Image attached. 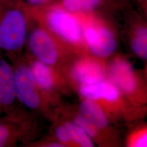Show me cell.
Segmentation results:
<instances>
[{"label":"cell","instance_id":"obj_1","mask_svg":"<svg viewBox=\"0 0 147 147\" xmlns=\"http://www.w3.org/2000/svg\"><path fill=\"white\" fill-rule=\"evenodd\" d=\"M27 22L18 0H0V55L11 63L21 58Z\"/></svg>","mask_w":147,"mask_h":147},{"label":"cell","instance_id":"obj_2","mask_svg":"<svg viewBox=\"0 0 147 147\" xmlns=\"http://www.w3.org/2000/svg\"><path fill=\"white\" fill-rule=\"evenodd\" d=\"M14 72L16 98L27 109L37 110L42 105L41 90L38 87L27 63L19 58L11 62Z\"/></svg>","mask_w":147,"mask_h":147},{"label":"cell","instance_id":"obj_3","mask_svg":"<svg viewBox=\"0 0 147 147\" xmlns=\"http://www.w3.org/2000/svg\"><path fill=\"white\" fill-rule=\"evenodd\" d=\"M30 120L18 105L0 115V147H14L25 142L28 136Z\"/></svg>","mask_w":147,"mask_h":147},{"label":"cell","instance_id":"obj_4","mask_svg":"<svg viewBox=\"0 0 147 147\" xmlns=\"http://www.w3.org/2000/svg\"><path fill=\"white\" fill-rule=\"evenodd\" d=\"M49 28L55 33L70 42H77L81 37V30L78 21L67 11L56 9L47 16Z\"/></svg>","mask_w":147,"mask_h":147},{"label":"cell","instance_id":"obj_5","mask_svg":"<svg viewBox=\"0 0 147 147\" xmlns=\"http://www.w3.org/2000/svg\"><path fill=\"white\" fill-rule=\"evenodd\" d=\"M27 46L32 55L37 61L49 66L56 63L57 51L53 39L45 30L37 28L27 39Z\"/></svg>","mask_w":147,"mask_h":147},{"label":"cell","instance_id":"obj_6","mask_svg":"<svg viewBox=\"0 0 147 147\" xmlns=\"http://www.w3.org/2000/svg\"><path fill=\"white\" fill-rule=\"evenodd\" d=\"M17 102L13 66L0 55V111L3 113L11 110Z\"/></svg>","mask_w":147,"mask_h":147},{"label":"cell","instance_id":"obj_7","mask_svg":"<svg viewBox=\"0 0 147 147\" xmlns=\"http://www.w3.org/2000/svg\"><path fill=\"white\" fill-rule=\"evenodd\" d=\"M84 37L92 52L99 57H106L113 53L117 42L113 34L105 28H88Z\"/></svg>","mask_w":147,"mask_h":147},{"label":"cell","instance_id":"obj_8","mask_svg":"<svg viewBox=\"0 0 147 147\" xmlns=\"http://www.w3.org/2000/svg\"><path fill=\"white\" fill-rule=\"evenodd\" d=\"M111 79L116 86L125 92H131L136 87V79L131 67L128 63L119 60L111 65Z\"/></svg>","mask_w":147,"mask_h":147},{"label":"cell","instance_id":"obj_9","mask_svg":"<svg viewBox=\"0 0 147 147\" xmlns=\"http://www.w3.org/2000/svg\"><path fill=\"white\" fill-rule=\"evenodd\" d=\"M73 75L76 80L84 85L100 81L103 77V72L97 63L83 61L74 67Z\"/></svg>","mask_w":147,"mask_h":147},{"label":"cell","instance_id":"obj_10","mask_svg":"<svg viewBox=\"0 0 147 147\" xmlns=\"http://www.w3.org/2000/svg\"><path fill=\"white\" fill-rule=\"evenodd\" d=\"M80 93L89 99H105L114 101L118 97V92L112 85L99 81L90 84H84L80 88Z\"/></svg>","mask_w":147,"mask_h":147},{"label":"cell","instance_id":"obj_11","mask_svg":"<svg viewBox=\"0 0 147 147\" xmlns=\"http://www.w3.org/2000/svg\"><path fill=\"white\" fill-rule=\"evenodd\" d=\"M27 64L31 70L33 78L42 92H49L53 89L54 81L50 66L36 59Z\"/></svg>","mask_w":147,"mask_h":147},{"label":"cell","instance_id":"obj_12","mask_svg":"<svg viewBox=\"0 0 147 147\" xmlns=\"http://www.w3.org/2000/svg\"><path fill=\"white\" fill-rule=\"evenodd\" d=\"M81 115L89 121L96 128L106 126L107 121L99 105L91 100L84 101L80 107Z\"/></svg>","mask_w":147,"mask_h":147},{"label":"cell","instance_id":"obj_13","mask_svg":"<svg viewBox=\"0 0 147 147\" xmlns=\"http://www.w3.org/2000/svg\"><path fill=\"white\" fill-rule=\"evenodd\" d=\"M64 127L68 133L70 140H73L82 147L93 146V144L88 137L89 136L76 124L68 123L65 124Z\"/></svg>","mask_w":147,"mask_h":147},{"label":"cell","instance_id":"obj_14","mask_svg":"<svg viewBox=\"0 0 147 147\" xmlns=\"http://www.w3.org/2000/svg\"><path fill=\"white\" fill-rule=\"evenodd\" d=\"M147 31L145 28L137 30L135 36L132 40V49L137 56L142 58L147 56Z\"/></svg>","mask_w":147,"mask_h":147},{"label":"cell","instance_id":"obj_15","mask_svg":"<svg viewBox=\"0 0 147 147\" xmlns=\"http://www.w3.org/2000/svg\"><path fill=\"white\" fill-rule=\"evenodd\" d=\"M100 0H63V4L70 11H88L93 8Z\"/></svg>","mask_w":147,"mask_h":147},{"label":"cell","instance_id":"obj_16","mask_svg":"<svg viewBox=\"0 0 147 147\" xmlns=\"http://www.w3.org/2000/svg\"><path fill=\"white\" fill-rule=\"evenodd\" d=\"M74 124L82 129L89 136H94L96 134V127L82 115L77 116Z\"/></svg>","mask_w":147,"mask_h":147},{"label":"cell","instance_id":"obj_17","mask_svg":"<svg viewBox=\"0 0 147 147\" xmlns=\"http://www.w3.org/2000/svg\"><path fill=\"white\" fill-rule=\"evenodd\" d=\"M55 136L60 142L66 143L70 140L68 133L65 127L59 126L55 130Z\"/></svg>","mask_w":147,"mask_h":147},{"label":"cell","instance_id":"obj_18","mask_svg":"<svg viewBox=\"0 0 147 147\" xmlns=\"http://www.w3.org/2000/svg\"><path fill=\"white\" fill-rule=\"evenodd\" d=\"M147 133L144 132L137 137L134 142V147H142L147 146Z\"/></svg>","mask_w":147,"mask_h":147},{"label":"cell","instance_id":"obj_19","mask_svg":"<svg viewBox=\"0 0 147 147\" xmlns=\"http://www.w3.org/2000/svg\"><path fill=\"white\" fill-rule=\"evenodd\" d=\"M44 0H28V1L33 5H37L42 3Z\"/></svg>","mask_w":147,"mask_h":147},{"label":"cell","instance_id":"obj_20","mask_svg":"<svg viewBox=\"0 0 147 147\" xmlns=\"http://www.w3.org/2000/svg\"><path fill=\"white\" fill-rule=\"evenodd\" d=\"M2 112L0 111V115H1V114H2Z\"/></svg>","mask_w":147,"mask_h":147}]
</instances>
